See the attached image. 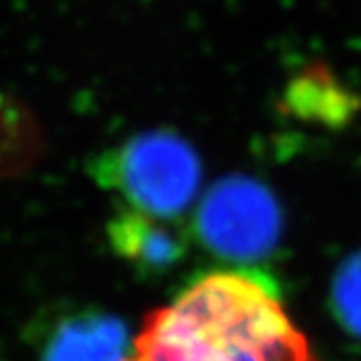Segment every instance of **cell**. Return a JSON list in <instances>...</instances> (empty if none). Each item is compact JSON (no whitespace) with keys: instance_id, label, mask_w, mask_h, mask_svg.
Returning a JSON list of instances; mask_svg holds the SVG:
<instances>
[{"instance_id":"cell-1","label":"cell","mask_w":361,"mask_h":361,"mask_svg":"<svg viewBox=\"0 0 361 361\" xmlns=\"http://www.w3.org/2000/svg\"><path fill=\"white\" fill-rule=\"evenodd\" d=\"M126 361H320L274 283L255 270L198 276L150 312Z\"/></svg>"},{"instance_id":"cell-2","label":"cell","mask_w":361,"mask_h":361,"mask_svg":"<svg viewBox=\"0 0 361 361\" xmlns=\"http://www.w3.org/2000/svg\"><path fill=\"white\" fill-rule=\"evenodd\" d=\"M100 185L118 192L128 209L174 220L183 216L200 185V161L176 133L148 131L105 152L92 168Z\"/></svg>"},{"instance_id":"cell-3","label":"cell","mask_w":361,"mask_h":361,"mask_svg":"<svg viewBox=\"0 0 361 361\" xmlns=\"http://www.w3.org/2000/svg\"><path fill=\"white\" fill-rule=\"evenodd\" d=\"M202 246L231 262H255L274 250L281 212L272 192L246 176H228L209 188L194 216Z\"/></svg>"},{"instance_id":"cell-4","label":"cell","mask_w":361,"mask_h":361,"mask_svg":"<svg viewBox=\"0 0 361 361\" xmlns=\"http://www.w3.org/2000/svg\"><path fill=\"white\" fill-rule=\"evenodd\" d=\"M107 238L116 255L144 274H159L188 252V235L172 220H159L135 209H122L107 224Z\"/></svg>"},{"instance_id":"cell-5","label":"cell","mask_w":361,"mask_h":361,"mask_svg":"<svg viewBox=\"0 0 361 361\" xmlns=\"http://www.w3.org/2000/svg\"><path fill=\"white\" fill-rule=\"evenodd\" d=\"M124 353V322L102 312H83L55 324L39 361H126Z\"/></svg>"},{"instance_id":"cell-6","label":"cell","mask_w":361,"mask_h":361,"mask_svg":"<svg viewBox=\"0 0 361 361\" xmlns=\"http://www.w3.org/2000/svg\"><path fill=\"white\" fill-rule=\"evenodd\" d=\"M288 102L296 116L329 124H344L359 107L357 100L342 90L324 66H314L300 72L290 83Z\"/></svg>"},{"instance_id":"cell-7","label":"cell","mask_w":361,"mask_h":361,"mask_svg":"<svg viewBox=\"0 0 361 361\" xmlns=\"http://www.w3.org/2000/svg\"><path fill=\"white\" fill-rule=\"evenodd\" d=\"M331 307L340 324L361 340V252L350 255L335 272Z\"/></svg>"}]
</instances>
